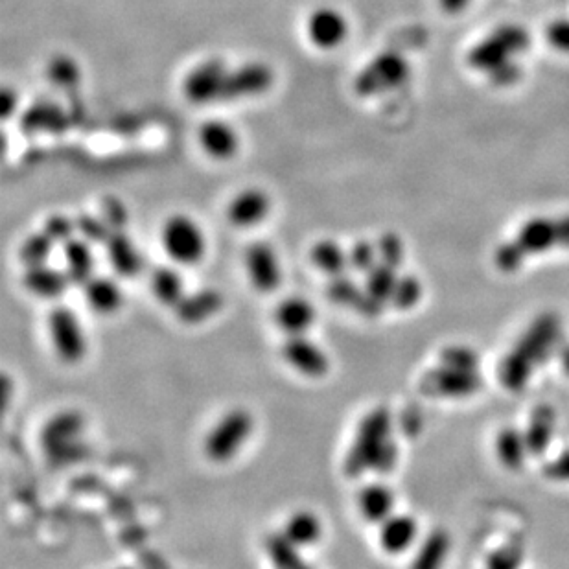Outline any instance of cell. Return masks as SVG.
Masks as SVG:
<instances>
[{"label":"cell","instance_id":"obj_1","mask_svg":"<svg viewBox=\"0 0 569 569\" xmlns=\"http://www.w3.org/2000/svg\"><path fill=\"white\" fill-rule=\"evenodd\" d=\"M562 323L553 312L538 315L500 367V380L511 391H520L538 365L560 349Z\"/></svg>","mask_w":569,"mask_h":569},{"label":"cell","instance_id":"obj_2","mask_svg":"<svg viewBox=\"0 0 569 569\" xmlns=\"http://www.w3.org/2000/svg\"><path fill=\"white\" fill-rule=\"evenodd\" d=\"M391 428L393 417L387 407H378L361 420L354 444L345 459L347 476L360 477L367 470H372L378 453L382 452L385 442L391 439Z\"/></svg>","mask_w":569,"mask_h":569},{"label":"cell","instance_id":"obj_3","mask_svg":"<svg viewBox=\"0 0 569 569\" xmlns=\"http://www.w3.org/2000/svg\"><path fill=\"white\" fill-rule=\"evenodd\" d=\"M253 431V417L242 407L231 409L210 430L205 439V455L212 463L231 461Z\"/></svg>","mask_w":569,"mask_h":569},{"label":"cell","instance_id":"obj_4","mask_svg":"<svg viewBox=\"0 0 569 569\" xmlns=\"http://www.w3.org/2000/svg\"><path fill=\"white\" fill-rule=\"evenodd\" d=\"M161 242L166 255L179 266H196L207 249L201 227L185 214H175L164 221Z\"/></svg>","mask_w":569,"mask_h":569},{"label":"cell","instance_id":"obj_5","mask_svg":"<svg viewBox=\"0 0 569 569\" xmlns=\"http://www.w3.org/2000/svg\"><path fill=\"white\" fill-rule=\"evenodd\" d=\"M411 69L407 59L398 52H384L372 59L354 80L358 96H376L402 87L409 80Z\"/></svg>","mask_w":569,"mask_h":569},{"label":"cell","instance_id":"obj_6","mask_svg":"<svg viewBox=\"0 0 569 569\" xmlns=\"http://www.w3.org/2000/svg\"><path fill=\"white\" fill-rule=\"evenodd\" d=\"M48 330L59 360L65 363H78L83 360L87 343L78 315L65 306H56L48 315Z\"/></svg>","mask_w":569,"mask_h":569},{"label":"cell","instance_id":"obj_7","mask_svg":"<svg viewBox=\"0 0 569 569\" xmlns=\"http://www.w3.org/2000/svg\"><path fill=\"white\" fill-rule=\"evenodd\" d=\"M227 65L220 58L201 61L183 80V94L190 104L207 105L220 102L221 87L227 76Z\"/></svg>","mask_w":569,"mask_h":569},{"label":"cell","instance_id":"obj_8","mask_svg":"<svg viewBox=\"0 0 569 569\" xmlns=\"http://www.w3.org/2000/svg\"><path fill=\"white\" fill-rule=\"evenodd\" d=\"M273 80L275 74L266 63H245L242 67L227 72L221 87L220 102H234L266 93L273 85Z\"/></svg>","mask_w":569,"mask_h":569},{"label":"cell","instance_id":"obj_9","mask_svg":"<svg viewBox=\"0 0 569 569\" xmlns=\"http://www.w3.org/2000/svg\"><path fill=\"white\" fill-rule=\"evenodd\" d=\"M483 385L479 372L459 371L441 365L439 369L426 372L420 380V391L426 396L465 398L477 393Z\"/></svg>","mask_w":569,"mask_h":569},{"label":"cell","instance_id":"obj_10","mask_svg":"<svg viewBox=\"0 0 569 569\" xmlns=\"http://www.w3.org/2000/svg\"><path fill=\"white\" fill-rule=\"evenodd\" d=\"M245 268L253 288L260 293H273L282 282L279 260L275 249L268 242H253L247 245Z\"/></svg>","mask_w":569,"mask_h":569},{"label":"cell","instance_id":"obj_11","mask_svg":"<svg viewBox=\"0 0 569 569\" xmlns=\"http://www.w3.org/2000/svg\"><path fill=\"white\" fill-rule=\"evenodd\" d=\"M306 34L314 47L336 50L349 37V21L334 8H317L306 21Z\"/></svg>","mask_w":569,"mask_h":569},{"label":"cell","instance_id":"obj_12","mask_svg":"<svg viewBox=\"0 0 569 569\" xmlns=\"http://www.w3.org/2000/svg\"><path fill=\"white\" fill-rule=\"evenodd\" d=\"M282 358L293 367L310 378H321L330 369V361L325 350L319 349L314 341L304 336H288L282 345Z\"/></svg>","mask_w":569,"mask_h":569},{"label":"cell","instance_id":"obj_13","mask_svg":"<svg viewBox=\"0 0 569 569\" xmlns=\"http://www.w3.org/2000/svg\"><path fill=\"white\" fill-rule=\"evenodd\" d=\"M271 199L260 188H245L234 196L227 207V218L234 227L249 229L268 218Z\"/></svg>","mask_w":569,"mask_h":569},{"label":"cell","instance_id":"obj_14","mask_svg":"<svg viewBox=\"0 0 569 569\" xmlns=\"http://www.w3.org/2000/svg\"><path fill=\"white\" fill-rule=\"evenodd\" d=\"M199 146L216 161H229L238 153L240 139L236 129L223 120H209L199 128Z\"/></svg>","mask_w":569,"mask_h":569},{"label":"cell","instance_id":"obj_15","mask_svg":"<svg viewBox=\"0 0 569 569\" xmlns=\"http://www.w3.org/2000/svg\"><path fill=\"white\" fill-rule=\"evenodd\" d=\"M326 297L337 306H347L365 317H376L384 310V304L374 301L367 291L360 290L352 280L343 275L330 279L326 286Z\"/></svg>","mask_w":569,"mask_h":569},{"label":"cell","instance_id":"obj_16","mask_svg":"<svg viewBox=\"0 0 569 569\" xmlns=\"http://www.w3.org/2000/svg\"><path fill=\"white\" fill-rule=\"evenodd\" d=\"M275 323L288 336H304L315 323L314 304L301 295H291L275 308Z\"/></svg>","mask_w":569,"mask_h":569},{"label":"cell","instance_id":"obj_17","mask_svg":"<svg viewBox=\"0 0 569 569\" xmlns=\"http://www.w3.org/2000/svg\"><path fill=\"white\" fill-rule=\"evenodd\" d=\"M419 535L417 520L406 514H391L380 523V546L389 555L404 553L415 544Z\"/></svg>","mask_w":569,"mask_h":569},{"label":"cell","instance_id":"obj_18","mask_svg":"<svg viewBox=\"0 0 569 569\" xmlns=\"http://www.w3.org/2000/svg\"><path fill=\"white\" fill-rule=\"evenodd\" d=\"M105 247L111 268L115 269L120 277L135 279L144 268L142 256L124 231H113L107 238Z\"/></svg>","mask_w":569,"mask_h":569},{"label":"cell","instance_id":"obj_19","mask_svg":"<svg viewBox=\"0 0 569 569\" xmlns=\"http://www.w3.org/2000/svg\"><path fill=\"white\" fill-rule=\"evenodd\" d=\"M516 244L522 247L523 253L527 256L546 253L555 245H560L557 220L533 218L523 223L518 238H516Z\"/></svg>","mask_w":569,"mask_h":569},{"label":"cell","instance_id":"obj_20","mask_svg":"<svg viewBox=\"0 0 569 569\" xmlns=\"http://www.w3.org/2000/svg\"><path fill=\"white\" fill-rule=\"evenodd\" d=\"M23 284L26 290L41 299H59L67 288L70 279L67 271L50 268L47 264L32 266L24 273Z\"/></svg>","mask_w":569,"mask_h":569},{"label":"cell","instance_id":"obj_21","mask_svg":"<svg viewBox=\"0 0 569 569\" xmlns=\"http://www.w3.org/2000/svg\"><path fill=\"white\" fill-rule=\"evenodd\" d=\"M223 306V297L218 290H199L185 295L183 301L175 306V315L185 325H199L212 315L218 314Z\"/></svg>","mask_w":569,"mask_h":569},{"label":"cell","instance_id":"obj_22","mask_svg":"<svg viewBox=\"0 0 569 569\" xmlns=\"http://www.w3.org/2000/svg\"><path fill=\"white\" fill-rule=\"evenodd\" d=\"M557 424L555 409L547 404L536 407L529 419V426L525 430V442L531 455H542L549 448Z\"/></svg>","mask_w":569,"mask_h":569},{"label":"cell","instance_id":"obj_23","mask_svg":"<svg viewBox=\"0 0 569 569\" xmlns=\"http://www.w3.org/2000/svg\"><path fill=\"white\" fill-rule=\"evenodd\" d=\"M358 507H360L363 520L369 523H384L393 514V507H395L393 490L382 483L367 485L361 488Z\"/></svg>","mask_w":569,"mask_h":569},{"label":"cell","instance_id":"obj_24","mask_svg":"<svg viewBox=\"0 0 569 569\" xmlns=\"http://www.w3.org/2000/svg\"><path fill=\"white\" fill-rule=\"evenodd\" d=\"M85 301L96 314L111 315L122 306V290L117 282L107 277H93L83 284Z\"/></svg>","mask_w":569,"mask_h":569},{"label":"cell","instance_id":"obj_25","mask_svg":"<svg viewBox=\"0 0 569 569\" xmlns=\"http://www.w3.org/2000/svg\"><path fill=\"white\" fill-rule=\"evenodd\" d=\"M65 262H67V275L74 284H85L93 279L94 255L91 242L83 238H72L63 244Z\"/></svg>","mask_w":569,"mask_h":569},{"label":"cell","instance_id":"obj_26","mask_svg":"<svg viewBox=\"0 0 569 569\" xmlns=\"http://www.w3.org/2000/svg\"><path fill=\"white\" fill-rule=\"evenodd\" d=\"M83 424H85V419L80 411L70 409V411L58 413L45 424L43 433H41V441L47 444L48 450L59 444H65V442L76 441L78 435L82 433Z\"/></svg>","mask_w":569,"mask_h":569},{"label":"cell","instance_id":"obj_27","mask_svg":"<svg viewBox=\"0 0 569 569\" xmlns=\"http://www.w3.org/2000/svg\"><path fill=\"white\" fill-rule=\"evenodd\" d=\"M323 535V527L314 512L297 511L291 514L284 525L282 536L295 547L315 546Z\"/></svg>","mask_w":569,"mask_h":569},{"label":"cell","instance_id":"obj_28","mask_svg":"<svg viewBox=\"0 0 569 569\" xmlns=\"http://www.w3.org/2000/svg\"><path fill=\"white\" fill-rule=\"evenodd\" d=\"M310 260L315 268L323 271L330 279L343 275L349 268V251H345L341 245L332 238H323L315 242L310 251Z\"/></svg>","mask_w":569,"mask_h":569},{"label":"cell","instance_id":"obj_29","mask_svg":"<svg viewBox=\"0 0 569 569\" xmlns=\"http://www.w3.org/2000/svg\"><path fill=\"white\" fill-rule=\"evenodd\" d=\"M452 540L444 529H435L424 538L409 569H441L450 553Z\"/></svg>","mask_w":569,"mask_h":569},{"label":"cell","instance_id":"obj_30","mask_svg":"<svg viewBox=\"0 0 569 569\" xmlns=\"http://www.w3.org/2000/svg\"><path fill=\"white\" fill-rule=\"evenodd\" d=\"M511 58V50L505 47L496 35L492 34L470 50L468 63L479 72L490 74V72L503 67L505 63H509Z\"/></svg>","mask_w":569,"mask_h":569},{"label":"cell","instance_id":"obj_31","mask_svg":"<svg viewBox=\"0 0 569 569\" xmlns=\"http://www.w3.org/2000/svg\"><path fill=\"white\" fill-rule=\"evenodd\" d=\"M150 284L155 299L168 308H175L185 297V284L174 268L161 266L153 269Z\"/></svg>","mask_w":569,"mask_h":569},{"label":"cell","instance_id":"obj_32","mask_svg":"<svg viewBox=\"0 0 569 569\" xmlns=\"http://www.w3.org/2000/svg\"><path fill=\"white\" fill-rule=\"evenodd\" d=\"M69 126L67 115L54 104H35L24 113L21 120V128L26 133H37V131H63Z\"/></svg>","mask_w":569,"mask_h":569},{"label":"cell","instance_id":"obj_33","mask_svg":"<svg viewBox=\"0 0 569 569\" xmlns=\"http://www.w3.org/2000/svg\"><path fill=\"white\" fill-rule=\"evenodd\" d=\"M496 453L503 465L507 466L509 470H520L525 457H527V442H525V435L518 430L500 431L498 439H496Z\"/></svg>","mask_w":569,"mask_h":569},{"label":"cell","instance_id":"obj_34","mask_svg":"<svg viewBox=\"0 0 569 569\" xmlns=\"http://www.w3.org/2000/svg\"><path fill=\"white\" fill-rule=\"evenodd\" d=\"M48 82L63 91H74L82 82V69L78 61L70 58L69 54H56L48 61Z\"/></svg>","mask_w":569,"mask_h":569},{"label":"cell","instance_id":"obj_35","mask_svg":"<svg viewBox=\"0 0 569 569\" xmlns=\"http://www.w3.org/2000/svg\"><path fill=\"white\" fill-rule=\"evenodd\" d=\"M396 282H398L396 269L387 266L384 262H378L367 273L365 291L371 295L374 301H378L380 304H387V302H391V297L395 293Z\"/></svg>","mask_w":569,"mask_h":569},{"label":"cell","instance_id":"obj_36","mask_svg":"<svg viewBox=\"0 0 569 569\" xmlns=\"http://www.w3.org/2000/svg\"><path fill=\"white\" fill-rule=\"evenodd\" d=\"M266 549L275 569H312L299 555V547L290 544L282 535L268 536Z\"/></svg>","mask_w":569,"mask_h":569},{"label":"cell","instance_id":"obj_37","mask_svg":"<svg viewBox=\"0 0 569 569\" xmlns=\"http://www.w3.org/2000/svg\"><path fill=\"white\" fill-rule=\"evenodd\" d=\"M52 247H54V240L45 231H41V233L30 234L24 240L19 256L26 264V268L41 266V264H47L48 256L52 255Z\"/></svg>","mask_w":569,"mask_h":569},{"label":"cell","instance_id":"obj_38","mask_svg":"<svg viewBox=\"0 0 569 569\" xmlns=\"http://www.w3.org/2000/svg\"><path fill=\"white\" fill-rule=\"evenodd\" d=\"M422 299V282L415 275H402L396 282L391 304L396 310H411Z\"/></svg>","mask_w":569,"mask_h":569},{"label":"cell","instance_id":"obj_39","mask_svg":"<svg viewBox=\"0 0 569 569\" xmlns=\"http://www.w3.org/2000/svg\"><path fill=\"white\" fill-rule=\"evenodd\" d=\"M380 262L378 247L369 240H358L349 249V268L358 273H369Z\"/></svg>","mask_w":569,"mask_h":569},{"label":"cell","instance_id":"obj_40","mask_svg":"<svg viewBox=\"0 0 569 569\" xmlns=\"http://www.w3.org/2000/svg\"><path fill=\"white\" fill-rule=\"evenodd\" d=\"M74 221H76V231L82 234L83 240L91 244H105L107 238L113 233L102 216L98 218V216L80 214Z\"/></svg>","mask_w":569,"mask_h":569},{"label":"cell","instance_id":"obj_41","mask_svg":"<svg viewBox=\"0 0 569 569\" xmlns=\"http://www.w3.org/2000/svg\"><path fill=\"white\" fill-rule=\"evenodd\" d=\"M376 247H378V256H380V262H384L387 266L391 268L398 269L402 266L404 262V256H406V249H404V242L402 238L395 233H384L378 242H376Z\"/></svg>","mask_w":569,"mask_h":569},{"label":"cell","instance_id":"obj_42","mask_svg":"<svg viewBox=\"0 0 569 569\" xmlns=\"http://www.w3.org/2000/svg\"><path fill=\"white\" fill-rule=\"evenodd\" d=\"M441 363L459 371L477 372L479 356L468 347H446L441 352Z\"/></svg>","mask_w":569,"mask_h":569},{"label":"cell","instance_id":"obj_43","mask_svg":"<svg viewBox=\"0 0 569 569\" xmlns=\"http://www.w3.org/2000/svg\"><path fill=\"white\" fill-rule=\"evenodd\" d=\"M494 35L500 39L505 47L511 50L512 56H518L525 52L531 45V37L527 34V30L522 26H514V24H503L494 30Z\"/></svg>","mask_w":569,"mask_h":569},{"label":"cell","instance_id":"obj_44","mask_svg":"<svg viewBox=\"0 0 569 569\" xmlns=\"http://www.w3.org/2000/svg\"><path fill=\"white\" fill-rule=\"evenodd\" d=\"M523 562V546L520 542H509L488 558L487 569H520Z\"/></svg>","mask_w":569,"mask_h":569},{"label":"cell","instance_id":"obj_45","mask_svg":"<svg viewBox=\"0 0 569 569\" xmlns=\"http://www.w3.org/2000/svg\"><path fill=\"white\" fill-rule=\"evenodd\" d=\"M525 258H527V255L523 253L522 247L516 244V240H512V242L500 245V247L496 249L494 262H496V266H498V269H501V271L512 273V271L522 268Z\"/></svg>","mask_w":569,"mask_h":569},{"label":"cell","instance_id":"obj_46","mask_svg":"<svg viewBox=\"0 0 569 569\" xmlns=\"http://www.w3.org/2000/svg\"><path fill=\"white\" fill-rule=\"evenodd\" d=\"M43 231H45L54 242L67 244L69 240L74 238V233H76V221L69 220V218L63 216V214H52V216L45 221Z\"/></svg>","mask_w":569,"mask_h":569},{"label":"cell","instance_id":"obj_47","mask_svg":"<svg viewBox=\"0 0 569 569\" xmlns=\"http://www.w3.org/2000/svg\"><path fill=\"white\" fill-rule=\"evenodd\" d=\"M102 218L111 227V231H124L128 223V209L117 198H105L102 205Z\"/></svg>","mask_w":569,"mask_h":569},{"label":"cell","instance_id":"obj_48","mask_svg":"<svg viewBox=\"0 0 569 569\" xmlns=\"http://www.w3.org/2000/svg\"><path fill=\"white\" fill-rule=\"evenodd\" d=\"M546 37L551 47L569 54V19H557L549 24Z\"/></svg>","mask_w":569,"mask_h":569},{"label":"cell","instance_id":"obj_49","mask_svg":"<svg viewBox=\"0 0 569 569\" xmlns=\"http://www.w3.org/2000/svg\"><path fill=\"white\" fill-rule=\"evenodd\" d=\"M396 461H398V446H396L393 439L385 442L382 452L378 453L374 465H372V470L380 476H385L389 472H393V468L396 466Z\"/></svg>","mask_w":569,"mask_h":569},{"label":"cell","instance_id":"obj_50","mask_svg":"<svg viewBox=\"0 0 569 569\" xmlns=\"http://www.w3.org/2000/svg\"><path fill=\"white\" fill-rule=\"evenodd\" d=\"M488 76H490V80H492L494 85H498V87H509V85H514V83L520 80L522 67H520L518 63L509 61V63H505L500 69L490 72Z\"/></svg>","mask_w":569,"mask_h":569},{"label":"cell","instance_id":"obj_51","mask_svg":"<svg viewBox=\"0 0 569 569\" xmlns=\"http://www.w3.org/2000/svg\"><path fill=\"white\" fill-rule=\"evenodd\" d=\"M544 474L557 481H569V452L558 455L549 465L544 468Z\"/></svg>","mask_w":569,"mask_h":569},{"label":"cell","instance_id":"obj_52","mask_svg":"<svg viewBox=\"0 0 569 569\" xmlns=\"http://www.w3.org/2000/svg\"><path fill=\"white\" fill-rule=\"evenodd\" d=\"M422 428V417H420L419 407H407L402 413V431L413 437L419 433Z\"/></svg>","mask_w":569,"mask_h":569},{"label":"cell","instance_id":"obj_53","mask_svg":"<svg viewBox=\"0 0 569 569\" xmlns=\"http://www.w3.org/2000/svg\"><path fill=\"white\" fill-rule=\"evenodd\" d=\"M15 107H17V94L13 93L12 89L6 87L2 91V115H4V118L12 117Z\"/></svg>","mask_w":569,"mask_h":569},{"label":"cell","instance_id":"obj_54","mask_svg":"<svg viewBox=\"0 0 569 569\" xmlns=\"http://www.w3.org/2000/svg\"><path fill=\"white\" fill-rule=\"evenodd\" d=\"M558 236H560V247H569V214L557 220Z\"/></svg>","mask_w":569,"mask_h":569},{"label":"cell","instance_id":"obj_55","mask_svg":"<svg viewBox=\"0 0 569 569\" xmlns=\"http://www.w3.org/2000/svg\"><path fill=\"white\" fill-rule=\"evenodd\" d=\"M470 0H441V6L448 13L461 12Z\"/></svg>","mask_w":569,"mask_h":569},{"label":"cell","instance_id":"obj_56","mask_svg":"<svg viewBox=\"0 0 569 569\" xmlns=\"http://www.w3.org/2000/svg\"><path fill=\"white\" fill-rule=\"evenodd\" d=\"M558 354H560V360H562V367L564 371L569 374V343H562L560 349H558Z\"/></svg>","mask_w":569,"mask_h":569},{"label":"cell","instance_id":"obj_57","mask_svg":"<svg viewBox=\"0 0 569 569\" xmlns=\"http://www.w3.org/2000/svg\"><path fill=\"white\" fill-rule=\"evenodd\" d=\"M120 569H131V568H120Z\"/></svg>","mask_w":569,"mask_h":569}]
</instances>
